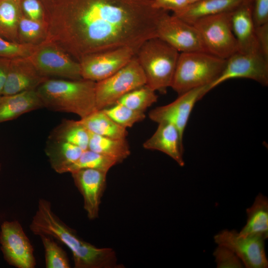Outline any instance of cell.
Instances as JSON below:
<instances>
[{
	"instance_id": "cell-1",
	"label": "cell",
	"mask_w": 268,
	"mask_h": 268,
	"mask_svg": "<svg viewBox=\"0 0 268 268\" xmlns=\"http://www.w3.org/2000/svg\"><path fill=\"white\" fill-rule=\"evenodd\" d=\"M51 42L79 62L83 57L122 47L138 50L157 37L165 10L152 0H40Z\"/></svg>"
},
{
	"instance_id": "cell-2",
	"label": "cell",
	"mask_w": 268,
	"mask_h": 268,
	"mask_svg": "<svg viewBox=\"0 0 268 268\" xmlns=\"http://www.w3.org/2000/svg\"><path fill=\"white\" fill-rule=\"evenodd\" d=\"M29 229L34 235L50 236L67 247L72 252L75 268H123L118 264L113 249L98 248L83 240L54 212L51 203L46 199L39 200Z\"/></svg>"
},
{
	"instance_id": "cell-3",
	"label": "cell",
	"mask_w": 268,
	"mask_h": 268,
	"mask_svg": "<svg viewBox=\"0 0 268 268\" xmlns=\"http://www.w3.org/2000/svg\"><path fill=\"white\" fill-rule=\"evenodd\" d=\"M96 82L80 79L48 78L36 89L44 107L71 113L82 119L97 110Z\"/></svg>"
},
{
	"instance_id": "cell-4",
	"label": "cell",
	"mask_w": 268,
	"mask_h": 268,
	"mask_svg": "<svg viewBox=\"0 0 268 268\" xmlns=\"http://www.w3.org/2000/svg\"><path fill=\"white\" fill-rule=\"evenodd\" d=\"M179 54L157 37L142 43L135 57L144 72L146 84L155 91L166 93L171 87Z\"/></svg>"
},
{
	"instance_id": "cell-5",
	"label": "cell",
	"mask_w": 268,
	"mask_h": 268,
	"mask_svg": "<svg viewBox=\"0 0 268 268\" xmlns=\"http://www.w3.org/2000/svg\"><path fill=\"white\" fill-rule=\"evenodd\" d=\"M226 60L204 52L179 54L171 87L179 95L210 85L223 71Z\"/></svg>"
},
{
	"instance_id": "cell-6",
	"label": "cell",
	"mask_w": 268,
	"mask_h": 268,
	"mask_svg": "<svg viewBox=\"0 0 268 268\" xmlns=\"http://www.w3.org/2000/svg\"><path fill=\"white\" fill-rule=\"evenodd\" d=\"M231 14L232 12H224L204 17L193 24L206 52L225 60L238 51L232 29Z\"/></svg>"
},
{
	"instance_id": "cell-7",
	"label": "cell",
	"mask_w": 268,
	"mask_h": 268,
	"mask_svg": "<svg viewBox=\"0 0 268 268\" xmlns=\"http://www.w3.org/2000/svg\"><path fill=\"white\" fill-rule=\"evenodd\" d=\"M146 84V78L135 55L124 67L109 77L96 82L97 110L114 105L129 92Z\"/></svg>"
},
{
	"instance_id": "cell-8",
	"label": "cell",
	"mask_w": 268,
	"mask_h": 268,
	"mask_svg": "<svg viewBox=\"0 0 268 268\" xmlns=\"http://www.w3.org/2000/svg\"><path fill=\"white\" fill-rule=\"evenodd\" d=\"M28 58L43 76L82 79L79 63L51 42L45 41L39 45Z\"/></svg>"
},
{
	"instance_id": "cell-9",
	"label": "cell",
	"mask_w": 268,
	"mask_h": 268,
	"mask_svg": "<svg viewBox=\"0 0 268 268\" xmlns=\"http://www.w3.org/2000/svg\"><path fill=\"white\" fill-rule=\"evenodd\" d=\"M0 250L3 258L16 268H34V248L18 220L5 221L0 226Z\"/></svg>"
},
{
	"instance_id": "cell-10",
	"label": "cell",
	"mask_w": 268,
	"mask_h": 268,
	"mask_svg": "<svg viewBox=\"0 0 268 268\" xmlns=\"http://www.w3.org/2000/svg\"><path fill=\"white\" fill-rule=\"evenodd\" d=\"M244 78L268 85V59L260 52H237L226 59L219 76L208 86L209 91L229 79Z\"/></svg>"
},
{
	"instance_id": "cell-11",
	"label": "cell",
	"mask_w": 268,
	"mask_h": 268,
	"mask_svg": "<svg viewBox=\"0 0 268 268\" xmlns=\"http://www.w3.org/2000/svg\"><path fill=\"white\" fill-rule=\"evenodd\" d=\"M137 51L122 47L83 57L78 62L82 78L96 82L109 77L127 65Z\"/></svg>"
},
{
	"instance_id": "cell-12",
	"label": "cell",
	"mask_w": 268,
	"mask_h": 268,
	"mask_svg": "<svg viewBox=\"0 0 268 268\" xmlns=\"http://www.w3.org/2000/svg\"><path fill=\"white\" fill-rule=\"evenodd\" d=\"M217 245L232 250L247 268H267L265 240L259 236H244L235 230H223L214 236Z\"/></svg>"
},
{
	"instance_id": "cell-13",
	"label": "cell",
	"mask_w": 268,
	"mask_h": 268,
	"mask_svg": "<svg viewBox=\"0 0 268 268\" xmlns=\"http://www.w3.org/2000/svg\"><path fill=\"white\" fill-rule=\"evenodd\" d=\"M157 37L179 52L207 53L196 28L167 11L159 20Z\"/></svg>"
},
{
	"instance_id": "cell-14",
	"label": "cell",
	"mask_w": 268,
	"mask_h": 268,
	"mask_svg": "<svg viewBox=\"0 0 268 268\" xmlns=\"http://www.w3.org/2000/svg\"><path fill=\"white\" fill-rule=\"evenodd\" d=\"M209 91L208 85L196 88L180 95L173 102L159 106L148 113L149 118L157 123L173 125L183 138L184 131L196 103Z\"/></svg>"
},
{
	"instance_id": "cell-15",
	"label": "cell",
	"mask_w": 268,
	"mask_h": 268,
	"mask_svg": "<svg viewBox=\"0 0 268 268\" xmlns=\"http://www.w3.org/2000/svg\"><path fill=\"white\" fill-rule=\"evenodd\" d=\"M107 173L94 169L70 173L75 187L83 197V207L90 220L99 217L101 199L106 188Z\"/></svg>"
},
{
	"instance_id": "cell-16",
	"label": "cell",
	"mask_w": 268,
	"mask_h": 268,
	"mask_svg": "<svg viewBox=\"0 0 268 268\" xmlns=\"http://www.w3.org/2000/svg\"><path fill=\"white\" fill-rule=\"evenodd\" d=\"M48 78L39 73L28 57L11 59L1 95L36 90Z\"/></svg>"
},
{
	"instance_id": "cell-17",
	"label": "cell",
	"mask_w": 268,
	"mask_h": 268,
	"mask_svg": "<svg viewBox=\"0 0 268 268\" xmlns=\"http://www.w3.org/2000/svg\"><path fill=\"white\" fill-rule=\"evenodd\" d=\"M252 7L253 0H244L232 12L231 26L237 43V52H260L256 38Z\"/></svg>"
},
{
	"instance_id": "cell-18",
	"label": "cell",
	"mask_w": 268,
	"mask_h": 268,
	"mask_svg": "<svg viewBox=\"0 0 268 268\" xmlns=\"http://www.w3.org/2000/svg\"><path fill=\"white\" fill-rule=\"evenodd\" d=\"M158 124L154 133L143 143V148L162 152L184 166L183 138L172 124L165 122Z\"/></svg>"
},
{
	"instance_id": "cell-19",
	"label": "cell",
	"mask_w": 268,
	"mask_h": 268,
	"mask_svg": "<svg viewBox=\"0 0 268 268\" xmlns=\"http://www.w3.org/2000/svg\"><path fill=\"white\" fill-rule=\"evenodd\" d=\"M42 108H44L43 104L36 90L1 95L0 99V124Z\"/></svg>"
},
{
	"instance_id": "cell-20",
	"label": "cell",
	"mask_w": 268,
	"mask_h": 268,
	"mask_svg": "<svg viewBox=\"0 0 268 268\" xmlns=\"http://www.w3.org/2000/svg\"><path fill=\"white\" fill-rule=\"evenodd\" d=\"M244 0H200L189 4L182 11L172 14L193 25L197 20L210 15L232 12Z\"/></svg>"
},
{
	"instance_id": "cell-21",
	"label": "cell",
	"mask_w": 268,
	"mask_h": 268,
	"mask_svg": "<svg viewBox=\"0 0 268 268\" xmlns=\"http://www.w3.org/2000/svg\"><path fill=\"white\" fill-rule=\"evenodd\" d=\"M83 151L70 143L49 138L45 148L51 167L59 174L66 173L67 169L79 158Z\"/></svg>"
},
{
	"instance_id": "cell-22",
	"label": "cell",
	"mask_w": 268,
	"mask_h": 268,
	"mask_svg": "<svg viewBox=\"0 0 268 268\" xmlns=\"http://www.w3.org/2000/svg\"><path fill=\"white\" fill-rule=\"evenodd\" d=\"M246 223L239 233L244 236L268 238V199L259 193L252 205L246 209Z\"/></svg>"
},
{
	"instance_id": "cell-23",
	"label": "cell",
	"mask_w": 268,
	"mask_h": 268,
	"mask_svg": "<svg viewBox=\"0 0 268 268\" xmlns=\"http://www.w3.org/2000/svg\"><path fill=\"white\" fill-rule=\"evenodd\" d=\"M79 122L90 133L112 138H126L127 129L110 118L103 110H97Z\"/></svg>"
},
{
	"instance_id": "cell-24",
	"label": "cell",
	"mask_w": 268,
	"mask_h": 268,
	"mask_svg": "<svg viewBox=\"0 0 268 268\" xmlns=\"http://www.w3.org/2000/svg\"><path fill=\"white\" fill-rule=\"evenodd\" d=\"M89 133L88 149L112 158L118 164L122 163L131 154L126 138H112L89 132Z\"/></svg>"
},
{
	"instance_id": "cell-25",
	"label": "cell",
	"mask_w": 268,
	"mask_h": 268,
	"mask_svg": "<svg viewBox=\"0 0 268 268\" xmlns=\"http://www.w3.org/2000/svg\"><path fill=\"white\" fill-rule=\"evenodd\" d=\"M23 15L20 0H0V36L18 43V25Z\"/></svg>"
},
{
	"instance_id": "cell-26",
	"label": "cell",
	"mask_w": 268,
	"mask_h": 268,
	"mask_svg": "<svg viewBox=\"0 0 268 268\" xmlns=\"http://www.w3.org/2000/svg\"><path fill=\"white\" fill-rule=\"evenodd\" d=\"M49 139L63 141L88 149L89 133L79 120H65L52 132Z\"/></svg>"
},
{
	"instance_id": "cell-27",
	"label": "cell",
	"mask_w": 268,
	"mask_h": 268,
	"mask_svg": "<svg viewBox=\"0 0 268 268\" xmlns=\"http://www.w3.org/2000/svg\"><path fill=\"white\" fill-rule=\"evenodd\" d=\"M155 92L144 84L126 93L116 103L123 105L134 110L144 112L157 102L158 96Z\"/></svg>"
},
{
	"instance_id": "cell-28",
	"label": "cell",
	"mask_w": 268,
	"mask_h": 268,
	"mask_svg": "<svg viewBox=\"0 0 268 268\" xmlns=\"http://www.w3.org/2000/svg\"><path fill=\"white\" fill-rule=\"evenodd\" d=\"M47 33L44 22L21 17L18 29V43L37 46L46 41Z\"/></svg>"
},
{
	"instance_id": "cell-29",
	"label": "cell",
	"mask_w": 268,
	"mask_h": 268,
	"mask_svg": "<svg viewBox=\"0 0 268 268\" xmlns=\"http://www.w3.org/2000/svg\"><path fill=\"white\" fill-rule=\"evenodd\" d=\"M118 163L114 159L89 149L82 152L79 158L67 170L66 173L83 169H94L108 172Z\"/></svg>"
},
{
	"instance_id": "cell-30",
	"label": "cell",
	"mask_w": 268,
	"mask_h": 268,
	"mask_svg": "<svg viewBox=\"0 0 268 268\" xmlns=\"http://www.w3.org/2000/svg\"><path fill=\"white\" fill-rule=\"evenodd\" d=\"M39 236L44 248L46 268H70L67 253L54 240V238L46 235Z\"/></svg>"
},
{
	"instance_id": "cell-31",
	"label": "cell",
	"mask_w": 268,
	"mask_h": 268,
	"mask_svg": "<svg viewBox=\"0 0 268 268\" xmlns=\"http://www.w3.org/2000/svg\"><path fill=\"white\" fill-rule=\"evenodd\" d=\"M102 110L115 122L126 129L145 118L144 112L134 110L119 103Z\"/></svg>"
},
{
	"instance_id": "cell-32",
	"label": "cell",
	"mask_w": 268,
	"mask_h": 268,
	"mask_svg": "<svg viewBox=\"0 0 268 268\" xmlns=\"http://www.w3.org/2000/svg\"><path fill=\"white\" fill-rule=\"evenodd\" d=\"M38 46L14 43L0 36V57L8 59L27 57L33 53Z\"/></svg>"
},
{
	"instance_id": "cell-33",
	"label": "cell",
	"mask_w": 268,
	"mask_h": 268,
	"mask_svg": "<svg viewBox=\"0 0 268 268\" xmlns=\"http://www.w3.org/2000/svg\"><path fill=\"white\" fill-rule=\"evenodd\" d=\"M213 255L217 268H242L244 266L239 257L230 249L217 245Z\"/></svg>"
},
{
	"instance_id": "cell-34",
	"label": "cell",
	"mask_w": 268,
	"mask_h": 268,
	"mask_svg": "<svg viewBox=\"0 0 268 268\" xmlns=\"http://www.w3.org/2000/svg\"><path fill=\"white\" fill-rule=\"evenodd\" d=\"M23 16L37 21L44 22V9L40 0H20Z\"/></svg>"
},
{
	"instance_id": "cell-35",
	"label": "cell",
	"mask_w": 268,
	"mask_h": 268,
	"mask_svg": "<svg viewBox=\"0 0 268 268\" xmlns=\"http://www.w3.org/2000/svg\"><path fill=\"white\" fill-rule=\"evenodd\" d=\"M252 15L255 27L268 23V0H253Z\"/></svg>"
},
{
	"instance_id": "cell-36",
	"label": "cell",
	"mask_w": 268,
	"mask_h": 268,
	"mask_svg": "<svg viewBox=\"0 0 268 268\" xmlns=\"http://www.w3.org/2000/svg\"><path fill=\"white\" fill-rule=\"evenodd\" d=\"M189 4L188 0H152V6L158 9L178 13Z\"/></svg>"
},
{
	"instance_id": "cell-37",
	"label": "cell",
	"mask_w": 268,
	"mask_h": 268,
	"mask_svg": "<svg viewBox=\"0 0 268 268\" xmlns=\"http://www.w3.org/2000/svg\"><path fill=\"white\" fill-rule=\"evenodd\" d=\"M255 35L260 52L268 59V23L256 26Z\"/></svg>"
},
{
	"instance_id": "cell-38",
	"label": "cell",
	"mask_w": 268,
	"mask_h": 268,
	"mask_svg": "<svg viewBox=\"0 0 268 268\" xmlns=\"http://www.w3.org/2000/svg\"><path fill=\"white\" fill-rule=\"evenodd\" d=\"M10 59L0 57V95H1L5 83Z\"/></svg>"
},
{
	"instance_id": "cell-39",
	"label": "cell",
	"mask_w": 268,
	"mask_h": 268,
	"mask_svg": "<svg viewBox=\"0 0 268 268\" xmlns=\"http://www.w3.org/2000/svg\"><path fill=\"white\" fill-rule=\"evenodd\" d=\"M189 2V4L194 3L195 2H196L197 1H199L200 0H188Z\"/></svg>"
},
{
	"instance_id": "cell-40",
	"label": "cell",
	"mask_w": 268,
	"mask_h": 268,
	"mask_svg": "<svg viewBox=\"0 0 268 268\" xmlns=\"http://www.w3.org/2000/svg\"><path fill=\"white\" fill-rule=\"evenodd\" d=\"M1 165H0V171H1Z\"/></svg>"
},
{
	"instance_id": "cell-41",
	"label": "cell",
	"mask_w": 268,
	"mask_h": 268,
	"mask_svg": "<svg viewBox=\"0 0 268 268\" xmlns=\"http://www.w3.org/2000/svg\"><path fill=\"white\" fill-rule=\"evenodd\" d=\"M1 95H0V99L1 98Z\"/></svg>"
}]
</instances>
